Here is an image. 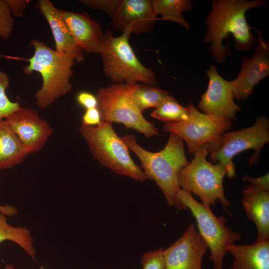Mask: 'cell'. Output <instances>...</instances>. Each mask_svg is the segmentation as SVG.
<instances>
[{"mask_svg":"<svg viewBox=\"0 0 269 269\" xmlns=\"http://www.w3.org/2000/svg\"><path fill=\"white\" fill-rule=\"evenodd\" d=\"M82 119V125L88 127L97 126L102 122L100 113L97 108L86 110Z\"/></svg>","mask_w":269,"mask_h":269,"instance_id":"obj_30","label":"cell"},{"mask_svg":"<svg viewBox=\"0 0 269 269\" xmlns=\"http://www.w3.org/2000/svg\"><path fill=\"white\" fill-rule=\"evenodd\" d=\"M243 181L248 182L256 188L269 191V173L261 176L260 177L254 178L249 175H245L242 177Z\"/></svg>","mask_w":269,"mask_h":269,"instance_id":"obj_31","label":"cell"},{"mask_svg":"<svg viewBox=\"0 0 269 269\" xmlns=\"http://www.w3.org/2000/svg\"><path fill=\"white\" fill-rule=\"evenodd\" d=\"M154 14H160L158 19L173 21L181 24L188 30L190 26L184 19L183 12L192 8V3L188 0H150ZM157 19V20H158Z\"/></svg>","mask_w":269,"mask_h":269,"instance_id":"obj_21","label":"cell"},{"mask_svg":"<svg viewBox=\"0 0 269 269\" xmlns=\"http://www.w3.org/2000/svg\"><path fill=\"white\" fill-rule=\"evenodd\" d=\"M61 11L77 45L89 53L100 54L104 39L100 24L85 12Z\"/></svg>","mask_w":269,"mask_h":269,"instance_id":"obj_16","label":"cell"},{"mask_svg":"<svg viewBox=\"0 0 269 269\" xmlns=\"http://www.w3.org/2000/svg\"><path fill=\"white\" fill-rule=\"evenodd\" d=\"M17 209L14 207L10 205H0V212L4 213L7 217L14 216L17 213Z\"/></svg>","mask_w":269,"mask_h":269,"instance_id":"obj_32","label":"cell"},{"mask_svg":"<svg viewBox=\"0 0 269 269\" xmlns=\"http://www.w3.org/2000/svg\"><path fill=\"white\" fill-rule=\"evenodd\" d=\"M135 84L113 83L98 90L96 96L101 121L123 124L126 129H134L146 138L160 135L154 125L144 118L133 100Z\"/></svg>","mask_w":269,"mask_h":269,"instance_id":"obj_9","label":"cell"},{"mask_svg":"<svg viewBox=\"0 0 269 269\" xmlns=\"http://www.w3.org/2000/svg\"><path fill=\"white\" fill-rule=\"evenodd\" d=\"M150 116L165 123H178L190 119L188 106L183 107L169 95L161 104L155 108Z\"/></svg>","mask_w":269,"mask_h":269,"instance_id":"obj_24","label":"cell"},{"mask_svg":"<svg viewBox=\"0 0 269 269\" xmlns=\"http://www.w3.org/2000/svg\"><path fill=\"white\" fill-rule=\"evenodd\" d=\"M33 55L25 60L28 64L23 68L26 74L38 72L42 78V86L35 96L36 104L44 109L72 90L70 78L76 61L69 55L61 54L47 46L43 42L32 39Z\"/></svg>","mask_w":269,"mask_h":269,"instance_id":"obj_3","label":"cell"},{"mask_svg":"<svg viewBox=\"0 0 269 269\" xmlns=\"http://www.w3.org/2000/svg\"><path fill=\"white\" fill-rule=\"evenodd\" d=\"M9 82L8 75L0 70V120L5 119L21 108L17 102L10 101L6 94Z\"/></svg>","mask_w":269,"mask_h":269,"instance_id":"obj_25","label":"cell"},{"mask_svg":"<svg viewBox=\"0 0 269 269\" xmlns=\"http://www.w3.org/2000/svg\"><path fill=\"white\" fill-rule=\"evenodd\" d=\"M269 141V121L262 116L251 127L236 131L225 132L217 139L206 144L212 163H220L227 169L226 175L232 178L235 175L234 157L246 150L253 149L255 152L248 159L250 164L255 163L264 146Z\"/></svg>","mask_w":269,"mask_h":269,"instance_id":"obj_8","label":"cell"},{"mask_svg":"<svg viewBox=\"0 0 269 269\" xmlns=\"http://www.w3.org/2000/svg\"><path fill=\"white\" fill-rule=\"evenodd\" d=\"M176 198L180 210L189 208L195 217L198 232L210 250L214 269H223L226 252L235 242L241 239L240 234L225 225L226 218L216 216L209 206L196 201L191 192L180 189Z\"/></svg>","mask_w":269,"mask_h":269,"instance_id":"obj_7","label":"cell"},{"mask_svg":"<svg viewBox=\"0 0 269 269\" xmlns=\"http://www.w3.org/2000/svg\"><path fill=\"white\" fill-rule=\"evenodd\" d=\"M258 43L253 55L242 59L238 76L230 81L234 96L237 101L247 99L254 92V87L269 75V46L258 30Z\"/></svg>","mask_w":269,"mask_h":269,"instance_id":"obj_15","label":"cell"},{"mask_svg":"<svg viewBox=\"0 0 269 269\" xmlns=\"http://www.w3.org/2000/svg\"><path fill=\"white\" fill-rule=\"evenodd\" d=\"M5 121L29 154L39 151L53 133L47 121L33 109L21 107Z\"/></svg>","mask_w":269,"mask_h":269,"instance_id":"obj_14","label":"cell"},{"mask_svg":"<svg viewBox=\"0 0 269 269\" xmlns=\"http://www.w3.org/2000/svg\"><path fill=\"white\" fill-rule=\"evenodd\" d=\"M14 23L6 0H0V38L7 40L10 37Z\"/></svg>","mask_w":269,"mask_h":269,"instance_id":"obj_26","label":"cell"},{"mask_svg":"<svg viewBox=\"0 0 269 269\" xmlns=\"http://www.w3.org/2000/svg\"><path fill=\"white\" fill-rule=\"evenodd\" d=\"M208 152L206 144L195 150L191 161L179 171L178 183L180 189L198 196L205 206L214 205L215 201L220 200L226 211L230 205L223 185L227 169L220 163L213 164L208 161Z\"/></svg>","mask_w":269,"mask_h":269,"instance_id":"obj_6","label":"cell"},{"mask_svg":"<svg viewBox=\"0 0 269 269\" xmlns=\"http://www.w3.org/2000/svg\"><path fill=\"white\" fill-rule=\"evenodd\" d=\"M206 72L209 83L198 103L199 109L205 114L235 120L241 107L234 101L230 81H226L218 73L215 65H211Z\"/></svg>","mask_w":269,"mask_h":269,"instance_id":"obj_12","label":"cell"},{"mask_svg":"<svg viewBox=\"0 0 269 269\" xmlns=\"http://www.w3.org/2000/svg\"><path fill=\"white\" fill-rule=\"evenodd\" d=\"M13 17H21L30 3L28 0H6Z\"/></svg>","mask_w":269,"mask_h":269,"instance_id":"obj_28","label":"cell"},{"mask_svg":"<svg viewBox=\"0 0 269 269\" xmlns=\"http://www.w3.org/2000/svg\"><path fill=\"white\" fill-rule=\"evenodd\" d=\"M131 34L125 31L119 36L112 31L104 32L100 54L106 76L115 84L142 83L155 87L157 81L153 71L138 59L130 45Z\"/></svg>","mask_w":269,"mask_h":269,"instance_id":"obj_4","label":"cell"},{"mask_svg":"<svg viewBox=\"0 0 269 269\" xmlns=\"http://www.w3.org/2000/svg\"><path fill=\"white\" fill-rule=\"evenodd\" d=\"M141 263L143 269H164V249L160 248L145 253Z\"/></svg>","mask_w":269,"mask_h":269,"instance_id":"obj_27","label":"cell"},{"mask_svg":"<svg viewBox=\"0 0 269 269\" xmlns=\"http://www.w3.org/2000/svg\"><path fill=\"white\" fill-rule=\"evenodd\" d=\"M233 257L231 269H269V241L236 245L228 251Z\"/></svg>","mask_w":269,"mask_h":269,"instance_id":"obj_19","label":"cell"},{"mask_svg":"<svg viewBox=\"0 0 269 269\" xmlns=\"http://www.w3.org/2000/svg\"><path fill=\"white\" fill-rule=\"evenodd\" d=\"M37 7L46 19L54 39L55 51L61 54L72 56L76 62L83 61L82 50L76 44L58 9L49 0H39Z\"/></svg>","mask_w":269,"mask_h":269,"instance_id":"obj_17","label":"cell"},{"mask_svg":"<svg viewBox=\"0 0 269 269\" xmlns=\"http://www.w3.org/2000/svg\"><path fill=\"white\" fill-rule=\"evenodd\" d=\"M242 203L247 217L256 226L258 237L256 242L269 241V191L247 185L242 190Z\"/></svg>","mask_w":269,"mask_h":269,"instance_id":"obj_18","label":"cell"},{"mask_svg":"<svg viewBox=\"0 0 269 269\" xmlns=\"http://www.w3.org/2000/svg\"><path fill=\"white\" fill-rule=\"evenodd\" d=\"M29 153L4 120H0V170L20 163Z\"/></svg>","mask_w":269,"mask_h":269,"instance_id":"obj_20","label":"cell"},{"mask_svg":"<svg viewBox=\"0 0 269 269\" xmlns=\"http://www.w3.org/2000/svg\"><path fill=\"white\" fill-rule=\"evenodd\" d=\"M263 0H214L206 20L207 33L203 42L211 43L210 51L218 63L223 62L230 55L228 46L223 41L230 33L232 34L236 49L247 51L253 49L256 38L251 31L246 19V12L249 9L263 6Z\"/></svg>","mask_w":269,"mask_h":269,"instance_id":"obj_1","label":"cell"},{"mask_svg":"<svg viewBox=\"0 0 269 269\" xmlns=\"http://www.w3.org/2000/svg\"><path fill=\"white\" fill-rule=\"evenodd\" d=\"M208 249L192 223L179 239L164 250V269H202V261Z\"/></svg>","mask_w":269,"mask_h":269,"instance_id":"obj_13","label":"cell"},{"mask_svg":"<svg viewBox=\"0 0 269 269\" xmlns=\"http://www.w3.org/2000/svg\"><path fill=\"white\" fill-rule=\"evenodd\" d=\"M4 269H16L13 266L9 264H6L4 266Z\"/></svg>","mask_w":269,"mask_h":269,"instance_id":"obj_33","label":"cell"},{"mask_svg":"<svg viewBox=\"0 0 269 269\" xmlns=\"http://www.w3.org/2000/svg\"><path fill=\"white\" fill-rule=\"evenodd\" d=\"M104 12L114 29L131 34L150 32L157 20L150 0H108Z\"/></svg>","mask_w":269,"mask_h":269,"instance_id":"obj_11","label":"cell"},{"mask_svg":"<svg viewBox=\"0 0 269 269\" xmlns=\"http://www.w3.org/2000/svg\"><path fill=\"white\" fill-rule=\"evenodd\" d=\"M190 119L183 122L165 123L164 132L175 134L187 144L189 152L193 153L199 147L220 137L232 126V120L205 114L193 105L188 106Z\"/></svg>","mask_w":269,"mask_h":269,"instance_id":"obj_10","label":"cell"},{"mask_svg":"<svg viewBox=\"0 0 269 269\" xmlns=\"http://www.w3.org/2000/svg\"><path fill=\"white\" fill-rule=\"evenodd\" d=\"M78 103L85 108L86 110L98 107V100L96 96L87 91H81L76 96Z\"/></svg>","mask_w":269,"mask_h":269,"instance_id":"obj_29","label":"cell"},{"mask_svg":"<svg viewBox=\"0 0 269 269\" xmlns=\"http://www.w3.org/2000/svg\"><path fill=\"white\" fill-rule=\"evenodd\" d=\"M7 216L0 212V243L12 241L19 246L33 260L36 259L33 240L29 230L22 227H13L7 221Z\"/></svg>","mask_w":269,"mask_h":269,"instance_id":"obj_22","label":"cell"},{"mask_svg":"<svg viewBox=\"0 0 269 269\" xmlns=\"http://www.w3.org/2000/svg\"><path fill=\"white\" fill-rule=\"evenodd\" d=\"M168 95V92L156 87L137 83L133 90L132 98L137 108L142 113L146 109L159 106Z\"/></svg>","mask_w":269,"mask_h":269,"instance_id":"obj_23","label":"cell"},{"mask_svg":"<svg viewBox=\"0 0 269 269\" xmlns=\"http://www.w3.org/2000/svg\"><path fill=\"white\" fill-rule=\"evenodd\" d=\"M121 138L140 160L146 178L154 180L160 188L168 205L180 210L176 198L180 189L177 177L180 169L189 162L185 156L183 139L170 133L165 147L158 152H151L141 147L134 134H128Z\"/></svg>","mask_w":269,"mask_h":269,"instance_id":"obj_2","label":"cell"},{"mask_svg":"<svg viewBox=\"0 0 269 269\" xmlns=\"http://www.w3.org/2000/svg\"><path fill=\"white\" fill-rule=\"evenodd\" d=\"M79 131L93 156L102 165L135 181L147 179L141 167L131 157L129 149L114 131L112 123L101 122L94 127L81 125Z\"/></svg>","mask_w":269,"mask_h":269,"instance_id":"obj_5","label":"cell"}]
</instances>
